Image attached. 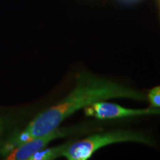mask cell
Segmentation results:
<instances>
[{"label": "cell", "instance_id": "obj_5", "mask_svg": "<svg viewBox=\"0 0 160 160\" xmlns=\"http://www.w3.org/2000/svg\"><path fill=\"white\" fill-rule=\"evenodd\" d=\"M151 107L160 108V86L153 88L148 94Z\"/></svg>", "mask_w": 160, "mask_h": 160}, {"label": "cell", "instance_id": "obj_6", "mask_svg": "<svg viewBox=\"0 0 160 160\" xmlns=\"http://www.w3.org/2000/svg\"><path fill=\"white\" fill-rule=\"evenodd\" d=\"M2 130V124H1V122H0V133H1Z\"/></svg>", "mask_w": 160, "mask_h": 160}, {"label": "cell", "instance_id": "obj_1", "mask_svg": "<svg viewBox=\"0 0 160 160\" xmlns=\"http://www.w3.org/2000/svg\"><path fill=\"white\" fill-rule=\"evenodd\" d=\"M113 98L145 100V95L122 84L98 77L88 72L77 75L74 89L53 107L37 116L7 148L22 145L34 138L45 135L57 129L65 119L91 104Z\"/></svg>", "mask_w": 160, "mask_h": 160}, {"label": "cell", "instance_id": "obj_2", "mask_svg": "<svg viewBox=\"0 0 160 160\" xmlns=\"http://www.w3.org/2000/svg\"><path fill=\"white\" fill-rule=\"evenodd\" d=\"M133 142L151 145V140L145 134L128 130H116L93 134L72 142L63 152L62 157L69 160H87L101 148L118 142Z\"/></svg>", "mask_w": 160, "mask_h": 160}, {"label": "cell", "instance_id": "obj_4", "mask_svg": "<svg viewBox=\"0 0 160 160\" xmlns=\"http://www.w3.org/2000/svg\"><path fill=\"white\" fill-rule=\"evenodd\" d=\"M72 142H67L64 145H62L58 147L51 148L41 150V151L37 152L33 156L30 157V160H51L54 159L56 158L62 156L63 152L67 148L68 146L71 144Z\"/></svg>", "mask_w": 160, "mask_h": 160}, {"label": "cell", "instance_id": "obj_3", "mask_svg": "<svg viewBox=\"0 0 160 160\" xmlns=\"http://www.w3.org/2000/svg\"><path fill=\"white\" fill-rule=\"evenodd\" d=\"M97 129L91 125H77L70 128H63L53 130L47 134L34 138L22 145L16 147L11 151L6 159L8 160H27L29 159L37 152L45 148L51 142L58 138L67 137L74 133H84L92 130Z\"/></svg>", "mask_w": 160, "mask_h": 160}]
</instances>
